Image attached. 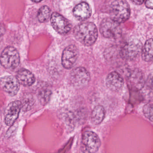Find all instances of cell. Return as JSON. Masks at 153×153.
<instances>
[{
  "mask_svg": "<svg viewBox=\"0 0 153 153\" xmlns=\"http://www.w3.org/2000/svg\"><path fill=\"white\" fill-rule=\"evenodd\" d=\"M74 34L80 43L86 46L94 44L98 37V31L95 24L91 22H83L74 28Z\"/></svg>",
  "mask_w": 153,
  "mask_h": 153,
  "instance_id": "obj_1",
  "label": "cell"
},
{
  "mask_svg": "<svg viewBox=\"0 0 153 153\" xmlns=\"http://www.w3.org/2000/svg\"><path fill=\"white\" fill-rule=\"evenodd\" d=\"M111 19L118 23L126 21L130 15V8L126 1H114L111 4L109 8Z\"/></svg>",
  "mask_w": 153,
  "mask_h": 153,
  "instance_id": "obj_2",
  "label": "cell"
},
{
  "mask_svg": "<svg viewBox=\"0 0 153 153\" xmlns=\"http://www.w3.org/2000/svg\"><path fill=\"white\" fill-rule=\"evenodd\" d=\"M0 63L4 68L14 69L19 66L20 56L16 49L13 47L5 48L0 56Z\"/></svg>",
  "mask_w": 153,
  "mask_h": 153,
  "instance_id": "obj_3",
  "label": "cell"
},
{
  "mask_svg": "<svg viewBox=\"0 0 153 153\" xmlns=\"http://www.w3.org/2000/svg\"><path fill=\"white\" fill-rule=\"evenodd\" d=\"M101 142L98 136L92 131H85L82 137V149L85 152L95 153L99 150Z\"/></svg>",
  "mask_w": 153,
  "mask_h": 153,
  "instance_id": "obj_4",
  "label": "cell"
},
{
  "mask_svg": "<svg viewBox=\"0 0 153 153\" xmlns=\"http://www.w3.org/2000/svg\"><path fill=\"white\" fill-rule=\"evenodd\" d=\"M142 48V44L140 40L137 39L130 40L121 48L120 55L126 60H134L140 54Z\"/></svg>",
  "mask_w": 153,
  "mask_h": 153,
  "instance_id": "obj_5",
  "label": "cell"
},
{
  "mask_svg": "<svg viewBox=\"0 0 153 153\" xmlns=\"http://www.w3.org/2000/svg\"><path fill=\"white\" fill-rule=\"evenodd\" d=\"M100 31L105 37L115 38L120 36L121 30L119 23L111 18H105L100 25Z\"/></svg>",
  "mask_w": 153,
  "mask_h": 153,
  "instance_id": "obj_6",
  "label": "cell"
},
{
  "mask_svg": "<svg viewBox=\"0 0 153 153\" xmlns=\"http://www.w3.org/2000/svg\"><path fill=\"white\" fill-rule=\"evenodd\" d=\"M90 75L85 68L78 67L73 69L70 74V81L75 87H84L88 84L90 81Z\"/></svg>",
  "mask_w": 153,
  "mask_h": 153,
  "instance_id": "obj_7",
  "label": "cell"
},
{
  "mask_svg": "<svg viewBox=\"0 0 153 153\" xmlns=\"http://www.w3.org/2000/svg\"><path fill=\"white\" fill-rule=\"evenodd\" d=\"M22 109L21 102L16 100L8 104L4 110V122L8 126H11L19 117Z\"/></svg>",
  "mask_w": 153,
  "mask_h": 153,
  "instance_id": "obj_8",
  "label": "cell"
},
{
  "mask_svg": "<svg viewBox=\"0 0 153 153\" xmlns=\"http://www.w3.org/2000/svg\"><path fill=\"white\" fill-rule=\"evenodd\" d=\"M51 22L53 28L61 35H66L71 30V25L70 22L58 13H52Z\"/></svg>",
  "mask_w": 153,
  "mask_h": 153,
  "instance_id": "obj_9",
  "label": "cell"
},
{
  "mask_svg": "<svg viewBox=\"0 0 153 153\" xmlns=\"http://www.w3.org/2000/svg\"><path fill=\"white\" fill-rule=\"evenodd\" d=\"M79 55L78 49L74 45L66 47L63 52L62 64L66 69H71L76 63Z\"/></svg>",
  "mask_w": 153,
  "mask_h": 153,
  "instance_id": "obj_10",
  "label": "cell"
},
{
  "mask_svg": "<svg viewBox=\"0 0 153 153\" xmlns=\"http://www.w3.org/2000/svg\"><path fill=\"white\" fill-rule=\"evenodd\" d=\"M0 86L9 95L15 96L20 89V84L15 77L6 75L0 79Z\"/></svg>",
  "mask_w": 153,
  "mask_h": 153,
  "instance_id": "obj_11",
  "label": "cell"
},
{
  "mask_svg": "<svg viewBox=\"0 0 153 153\" xmlns=\"http://www.w3.org/2000/svg\"><path fill=\"white\" fill-rule=\"evenodd\" d=\"M127 81L128 84L131 90L134 91L139 90L144 85L143 74L138 69H134L129 72L128 76Z\"/></svg>",
  "mask_w": 153,
  "mask_h": 153,
  "instance_id": "obj_12",
  "label": "cell"
},
{
  "mask_svg": "<svg viewBox=\"0 0 153 153\" xmlns=\"http://www.w3.org/2000/svg\"><path fill=\"white\" fill-rule=\"evenodd\" d=\"M107 87L114 92L119 91L124 86V81L121 75L117 72H112L107 76L106 80Z\"/></svg>",
  "mask_w": 153,
  "mask_h": 153,
  "instance_id": "obj_13",
  "label": "cell"
},
{
  "mask_svg": "<svg viewBox=\"0 0 153 153\" xmlns=\"http://www.w3.org/2000/svg\"><path fill=\"white\" fill-rule=\"evenodd\" d=\"M74 15L79 20L87 19L91 14V9L90 5L85 2H82L75 6L73 9Z\"/></svg>",
  "mask_w": 153,
  "mask_h": 153,
  "instance_id": "obj_14",
  "label": "cell"
},
{
  "mask_svg": "<svg viewBox=\"0 0 153 153\" xmlns=\"http://www.w3.org/2000/svg\"><path fill=\"white\" fill-rule=\"evenodd\" d=\"M16 79L19 83L24 86H30L35 82L34 75L27 69H22L19 70L16 75Z\"/></svg>",
  "mask_w": 153,
  "mask_h": 153,
  "instance_id": "obj_15",
  "label": "cell"
},
{
  "mask_svg": "<svg viewBox=\"0 0 153 153\" xmlns=\"http://www.w3.org/2000/svg\"><path fill=\"white\" fill-rule=\"evenodd\" d=\"M105 111L102 106H96L92 111L91 120L94 125H99L103 121L105 117Z\"/></svg>",
  "mask_w": 153,
  "mask_h": 153,
  "instance_id": "obj_16",
  "label": "cell"
},
{
  "mask_svg": "<svg viewBox=\"0 0 153 153\" xmlns=\"http://www.w3.org/2000/svg\"><path fill=\"white\" fill-rule=\"evenodd\" d=\"M142 58L146 62L153 60V39H150L146 42L142 50Z\"/></svg>",
  "mask_w": 153,
  "mask_h": 153,
  "instance_id": "obj_17",
  "label": "cell"
},
{
  "mask_svg": "<svg viewBox=\"0 0 153 153\" xmlns=\"http://www.w3.org/2000/svg\"><path fill=\"white\" fill-rule=\"evenodd\" d=\"M22 104V109L23 111H27L31 109L35 103V100L32 95L26 94L22 98L21 101Z\"/></svg>",
  "mask_w": 153,
  "mask_h": 153,
  "instance_id": "obj_18",
  "label": "cell"
},
{
  "mask_svg": "<svg viewBox=\"0 0 153 153\" xmlns=\"http://www.w3.org/2000/svg\"><path fill=\"white\" fill-rule=\"evenodd\" d=\"M51 10L48 6L44 5L39 10L37 13V18L40 22H43L47 21L49 19Z\"/></svg>",
  "mask_w": 153,
  "mask_h": 153,
  "instance_id": "obj_19",
  "label": "cell"
},
{
  "mask_svg": "<svg viewBox=\"0 0 153 153\" xmlns=\"http://www.w3.org/2000/svg\"><path fill=\"white\" fill-rule=\"evenodd\" d=\"M52 94V92L47 89H42L39 93V99L41 103L45 105L49 102Z\"/></svg>",
  "mask_w": 153,
  "mask_h": 153,
  "instance_id": "obj_20",
  "label": "cell"
},
{
  "mask_svg": "<svg viewBox=\"0 0 153 153\" xmlns=\"http://www.w3.org/2000/svg\"><path fill=\"white\" fill-rule=\"evenodd\" d=\"M143 112L146 117L153 123V104L149 103L145 105Z\"/></svg>",
  "mask_w": 153,
  "mask_h": 153,
  "instance_id": "obj_21",
  "label": "cell"
},
{
  "mask_svg": "<svg viewBox=\"0 0 153 153\" xmlns=\"http://www.w3.org/2000/svg\"><path fill=\"white\" fill-rule=\"evenodd\" d=\"M14 124L11 126H10V127L6 133V136L7 138H9V137L13 136L14 135V133L16 132V130H17V128H18L17 126L18 125H14Z\"/></svg>",
  "mask_w": 153,
  "mask_h": 153,
  "instance_id": "obj_22",
  "label": "cell"
},
{
  "mask_svg": "<svg viewBox=\"0 0 153 153\" xmlns=\"http://www.w3.org/2000/svg\"><path fill=\"white\" fill-rule=\"evenodd\" d=\"M145 5L147 8L153 9V1H147L145 2Z\"/></svg>",
  "mask_w": 153,
  "mask_h": 153,
  "instance_id": "obj_23",
  "label": "cell"
},
{
  "mask_svg": "<svg viewBox=\"0 0 153 153\" xmlns=\"http://www.w3.org/2000/svg\"><path fill=\"white\" fill-rule=\"evenodd\" d=\"M5 28L3 24L0 23V37L5 33Z\"/></svg>",
  "mask_w": 153,
  "mask_h": 153,
  "instance_id": "obj_24",
  "label": "cell"
},
{
  "mask_svg": "<svg viewBox=\"0 0 153 153\" xmlns=\"http://www.w3.org/2000/svg\"><path fill=\"white\" fill-rule=\"evenodd\" d=\"M133 2H134V3L135 4H141L143 3L144 2V1H133Z\"/></svg>",
  "mask_w": 153,
  "mask_h": 153,
  "instance_id": "obj_25",
  "label": "cell"
},
{
  "mask_svg": "<svg viewBox=\"0 0 153 153\" xmlns=\"http://www.w3.org/2000/svg\"><path fill=\"white\" fill-rule=\"evenodd\" d=\"M32 1L34 2L35 3H39L40 2H41V1Z\"/></svg>",
  "mask_w": 153,
  "mask_h": 153,
  "instance_id": "obj_26",
  "label": "cell"
},
{
  "mask_svg": "<svg viewBox=\"0 0 153 153\" xmlns=\"http://www.w3.org/2000/svg\"><path fill=\"white\" fill-rule=\"evenodd\" d=\"M152 85H153V78H152Z\"/></svg>",
  "mask_w": 153,
  "mask_h": 153,
  "instance_id": "obj_27",
  "label": "cell"
},
{
  "mask_svg": "<svg viewBox=\"0 0 153 153\" xmlns=\"http://www.w3.org/2000/svg\"><path fill=\"white\" fill-rule=\"evenodd\" d=\"M0 129H1V124H0Z\"/></svg>",
  "mask_w": 153,
  "mask_h": 153,
  "instance_id": "obj_28",
  "label": "cell"
}]
</instances>
